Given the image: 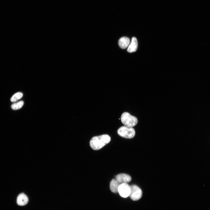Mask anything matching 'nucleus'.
I'll return each instance as SVG.
<instances>
[{"label":"nucleus","instance_id":"obj_1","mask_svg":"<svg viewBox=\"0 0 210 210\" xmlns=\"http://www.w3.org/2000/svg\"><path fill=\"white\" fill-rule=\"evenodd\" d=\"M111 141L110 137L104 134L93 137L90 142L91 147L94 150H97L102 148Z\"/></svg>","mask_w":210,"mask_h":210},{"label":"nucleus","instance_id":"obj_2","mask_svg":"<svg viewBox=\"0 0 210 210\" xmlns=\"http://www.w3.org/2000/svg\"><path fill=\"white\" fill-rule=\"evenodd\" d=\"M121 120L125 126L130 127H133L138 123V120L136 117L132 116L127 112L122 113L121 117Z\"/></svg>","mask_w":210,"mask_h":210},{"label":"nucleus","instance_id":"obj_3","mask_svg":"<svg viewBox=\"0 0 210 210\" xmlns=\"http://www.w3.org/2000/svg\"><path fill=\"white\" fill-rule=\"evenodd\" d=\"M117 133L120 136L127 139L132 138L135 134V130L133 127L125 126L119 128L117 131Z\"/></svg>","mask_w":210,"mask_h":210},{"label":"nucleus","instance_id":"obj_4","mask_svg":"<svg viewBox=\"0 0 210 210\" xmlns=\"http://www.w3.org/2000/svg\"><path fill=\"white\" fill-rule=\"evenodd\" d=\"M131 190L129 197L134 201L140 199L142 195L141 189L138 186L133 185L130 186Z\"/></svg>","mask_w":210,"mask_h":210},{"label":"nucleus","instance_id":"obj_5","mask_svg":"<svg viewBox=\"0 0 210 210\" xmlns=\"http://www.w3.org/2000/svg\"><path fill=\"white\" fill-rule=\"evenodd\" d=\"M130 190V186L127 183H123L120 185L118 192L120 196L125 198L129 196Z\"/></svg>","mask_w":210,"mask_h":210},{"label":"nucleus","instance_id":"obj_6","mask_svg":"<svg viewBox=\"0 0 210 210\" xmlns=\"http://www.w3.org/2000/svg\"><path fill=\"white\" fill-rule=\"evenodd\" d=\"M116 179L120 184L128 183L132 180L131 176L128 174L121 173L118 174L116 177Z\"/></svg>","mask_w":210,"mask_h":210},{"label":"nucleus","instance_id":"obj_7","mask_svg":"<svg viewBox=\"0 0 210 210\" xmlns=\"http://www.w3.org/2000/svg\"><path fill=\"white\" fill-rule=\"evenodd\" d=\"M28 202V198L27 196L24 193L20 194L17 199V203L20 206L26 205Z\"/></svg>","mask_w":210,"mask_h":210},{"label":"nucleus","instance_id":"obj_8","mask_svg":"<svg viewBox=\"0 0 210 210\" xmlns=\"http://www.w3.org/2000/svg\"><path fill=\"white\" fill-rule=\"evenodd\" d=\"M138 42L136 38L133 37L128 47L127 51L130 53L135 52L137 48Z\"/></svg>","mask_w":210,"mask_h":210},{"label":"nucleus","instance_id":"obj_9","mask_svg":"<svg viewBox=\"0 0 210 210\" xmlns=\"http://www.w3.org/2000/svg\"><path fill=\"white\" fill-rule=\"evenodd\" d=\"M130 42L129 38L125 36L120 38L118 41V44L120 47L123 49H125L128 47Z\"/></svg>","mask_w":210,"mask_h":210},{"label":"nucleus","instance_id":"obj_10","mask_svg":"<svg viewBox=\"0 0 210 210\" xmlns=\"http://www.w3.org/2000/svg\"><path fill=\"white\" fill-rule=\"evenodd\" d=\"M120 184L116 179H112L110 184V188L111 191L114 193L118 192L119 187Z\"/></svg>","mask_w":210,"mask_h":210},{"label":"nucleus","instance_id":"obj_11","mask_svg":"<svg viewBox=\"0 0 210 210\" xmlns=\"http://www.w3.org/2000/svg\"><path fill=\"white\" fill-rule=\"evenodd\" d=\"M22 93L19 92L15 93L11 98L10 100L12 102H15L21 99L23 97Z\"/></svg>","mask_w":210,"mask_h":210},{"label":"nucleus","instance_id":"obj_12","mask_svg":"<svg viewBox=\"0 0 210 210\" xmlns=\"http://www.w3.org/2000/svg\"><path fill=\"white\" fill-rule=\"evenodd\" d=\"M24 104V103L23 101H20L12 104L11 106V108L13 110H18L21 108L23 106Z\"/></svg>","mask_w":210,"mask_h":210}]
</instances>
